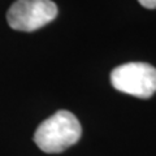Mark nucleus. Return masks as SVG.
<instances>
[{"mask_svg": "<svg viewBox=\"0 0 156 156\" xmlns=\"http://www.w3.org/2000/svg\"><path fill=\"white\" fill-rule=\"evenodd\" d=\"M57 7L51 0H17L7 13L9 26L18 31H35L56 18Z\"/></svg>", "mask_w": 156, "mask_h": 156, "instance_id": "obj_3", "label": "nucleus"}, {"mask_svg": "<svg viewBox=\"0 0 156 156\" xmlns=\"http://www.w3.org/2000/svg\"><path fill=\"white\" fill-rule=\"evenodd\" d=\"M111 83L117 91L148 99L156 92V68L147 62H128L115 68Z\"/></svg>", "mask_w": 156, "mask_h": 156, "instance_id": "obj_2", "label": "nucleus"}, {"mask_svg": "<svg viewBox=\"0 0 156 156\" xmlns=\"http://www.w3.org/2000/svg\"><path fill=\"white\" fill-rule=\"evenodd\" d=\"M82 135L78 119L69 111H57L38 126L34 142L47 154H58L76 144Z\"/></svg>", "mask_w": 156, "mask_h": 156, "instance_id": "obj_1", "label": "nucleus"}, {"mask_svg": "<svg viewBox=\"0 0 156 156\" xmlns=\"http://www.w3.org/2000/svg\"><path fill=\"white\" fill-rule=\"evenodd\" d=\"M140 3V5H143L144 8L148 9H154L156 8V0H138Z\"/></svg>", "mask_w": 156, "mask_h": 156, "instance_id": "obj_4", "label": "nucleus"}]
</instances>
